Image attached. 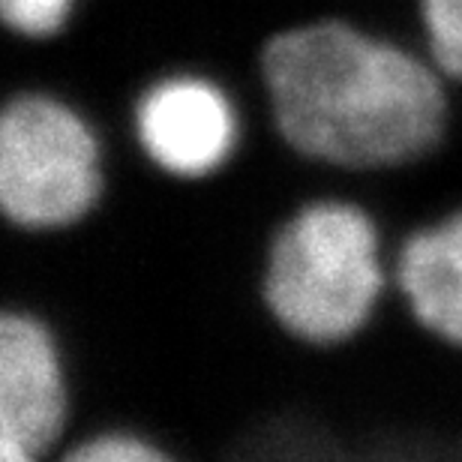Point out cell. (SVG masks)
I'll return each mask as SVG.
<instances>
[{
	"label": "cell",
	"mask_w": 462,
	"mask_h": 462,
	"mask_svg": "<svg viewBox=\"0 0 462 462\" xmlns=\"http://www.w3.org/2000/svg\"><path fill=\"white\" fill-rule=\"evenodd\" d=\"M391 285L414 325L462 348V205L391 240Z\"/></svg>",
	"instance_id": "8992f818"
},
{
	"label": "cell",
	"mask_w": 462,
	"mask_h": 462,
	"mask_svg": "<svg viewBox=\"0 0 462 462\" xmlns=\"http://www.w3.org/2000/svg\"><path fill=\"white\" fill-rule=\"evenodd\" d=\"M262 76L273 138L325 171L402 169L436 151L450 126L439 69L343 22L276 33Z\"/></svg>",
	"instance_id": "6da1fadb"
},
{
	"label": "cell",
	"mask_w": 462,
	"mask_h": 462,
	"mask_svg": "<svg viewBox=\"0 0 462 462\" xmlns=\"http://www.w3.org/2000/svg\"><path fill=\"white\" fill-rule=\"evenodd\" d=\"M420 18L439 72L462 81V0H420Z\"/></svg>",
	"instance_id": "ba28073f"
},
{
	"label": "cell",
	"mask_w": 462,
	"mask_h": 462,
	"mask_svg": "<svg viewBox=\"0 0 462 462\" xmlns=\"http://www.w3.org/2000/svg\"><path fill=\"white\" fill-rule=\"evenodd\" d=\"M51 462H183L160 439L135 427H94L72 432Z\"/></svg>",
	"instance_id": "52a82bcc"
},
{
	"label": "cell",
	"mask_w": 462,
	"mask_h": 462,
	"mask_svg": "<svg viewBox=\"0 0 462 462\" xmlns=\"http://www.w3.org/2000/svg\"><path fill=\"white\" fill-rule=\"evenodd\" d=\"M76 423L60 334L40 312L0 310V462H51Z\"/></svg>",
	"instance_id": "277c9868"
},
{
	"label": "cell",
	"mask_w": 462,
	"mask_h": 462,
	"mask_svg": "<svg viewBox=\"0 0 462 462\" xmlns=\"http://www.w3.org/2000/svg\"><path fill=\"white\" fill-rule=\"evenodd\" d=\"M72 0H0L6 27L22 36H51L67 22Z\"/></svg>",
	"instance_id": "9c48e42d"
},
{
	"label": "cell",
	"mask_w": 462,
	"mask_h": 462,
	"mask_svg": "<svg viewBox=\"0 0 462 462\" xmlns=\"http://www.w3.org/2000/svg\"><path fill=\"white\" fill-rule=\"evenodd\" d=\"M391 291V240L382 219L348 192H312L267 240L262 300L276 328L303 346L351 343Z\"/></svg>",
	"instance_id": "7a4b0ae2"
},
{
	"label": "cell",
	"mask_w": 462,
	"mask_h": 462,
	"mask_svg": "<svg viewBox=\"0 0 462 462\" xmlns=\"http://www.w3.org/2000/svg\"><path fill=\"white\" fill-rule=\"evenodd\" d=\"M129 138L153 171L199 183L237 160L246 133L219 85L201 76H165L138 94Z\"/></svg>",
	"instance_id": "5b68a950"
},
{
	"label": "cell",
	"mask_w": 462,
	"mask_h": 462,
	"mask_svg": "<svg viewBox=\"0 0 462 462\" xmlns=\"http://www.w3.org/2000/svg\"><path fill=\"white\" fill-rule=\"evenodd\" d=\"M108 189V147L97 126L49 94H15L0 112V223L27 235L69 231Z\"/></svg>",
	"instance_id": "3957f363"
}]
</instances>
